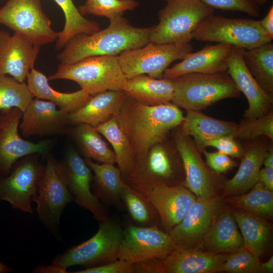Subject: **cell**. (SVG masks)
I'll return each instance as SVG.
<instances>
[{
	"instance_id": "6da1fadb",
	"label": "cell",
	"mask_w": 273,
	"mask_h": 273,
	"mask_svg": "<svg viewBox=\"0 0 273 273\" xmlns=\"http://www.w3.org/2000/svg\"><path fill=\"white\" fill-rule=\"evenodd\" d=\"M179 108L172 102L146 105L126 95L115 116L127 140L134 168L151 147L180 126L184 116Z\"/></svg>"
},
{
	"instance_id": "7a4b0ae2",
	"label": "cell",
	"mask_w": 273,
	"mask_h": 273,
	"mask_svg": "<svg viewBox=\"0 0 273 273\" xmlns=\"http://www.w3.org/2000/svg\"><path fill=\"white\" fill-rule=\"evenodd\" d=\"M109 20L105 29L71 38L57 56L60 64H71L90 56L119 55L150 42L152 26L134 27L123 16Z\"/></svg>"
},
{
	"instance_id": "3957f363",
	"label": "cell",
	"mask_w": 273,
	"mask_h": 273,
	"mask_svg": "<svg viewBox=\"0 0 273 273\" xmlns=\"http://www.w3.org/2000/svg\"><path fill=\"white\" fill-rule=\"evenodd\" d=\"M184 180L180 156L173 140L167 138L151 148L124 181L146 197L148 192L159 185H183Z\"/></svg>"
},
{
	"instance_id": "277c9868",
	"label": "cell",
	"mask_w": 273,
	"mask_h": 273,
	"mask_svg": "<svg viewBox=\"0 0 273 273\" xmlns=\"http://www.w3.org/2000/svg\"><path fill=\"white\" fill-rule=\"evenodd\" d=\"M172 80L174 94L171 102L186 110L200 111L221 100L241 95L227 72L190 73Z\"/></svg>"
},
{
	"instance_id": "5b68a950",
	"label": "cell",
	"mask_w": 273,
	"mask_h": 273,
	"mask_svg": "<svg viewBox=\"0 0 273 273\" xmlns=\"http://www.w3.org/2000/svg\"><path fill=\"white\" fill-rule=\"evenodd\" d=\"M61 79L76 82L92 96L106 90H122L127 78L116 55L90 56L71 64H59L48 79Z\"/></svg>"
},
{
	"instance_id": "8992f818",
	"label": "cell",
	"mask_w": 273,
	"mask_h": 273,
	"mask_svg": "<svg viewBox=\"0 0 273 273\" xmlns=\"http://www.w3.org/2000/svg\"><path fill=\"white\" fill-rule=\"evenodd\" d=\"M158 12L159 23L152 26L150 41L189 42L201 24L214 10L201 0H168Z\"/></svg>"
},
{
	"instance_id": "52a82bcc",
	"label": "cell",
	"mask_w": 273,
	"mask_h": 273,
	"mask_svg": "<svg viewBox=\"0 0 273 273\" xmlns=\"http://www.w3.org/2000/svg\"><path fill=\"white\" fill-rule=\"evenodd\" d=\"M123 237L120 224L108 217L100 222L98 231L92 237L56 256L51 265L66 273L67 269L74 265L88 268L115 261Z\"/></svg>"
},
{
	"instance_id": "ba28073f",
	"label": "cell",
	"mask_w": 273,
	"mask_h": 273,
	"mask_svg": "<svg viewBox=\"0 0 273 273\" xmlns=\"http://www.w3.org/2000/svg\"><path fill=\"white\" fill-rule=\"evenodd\" d=\"M193 39L245 49H253L272 39L261 27L259 21L228 18L214 14L201 24L195 32Z\"/></svg>"
},
{
	"instance_id": "9c48e42d",
	"label": "cell",
	"mask_w": 273,
	"mask_h": 273,
	"mask_svg": "<svg viewBox=\"0 0 273 273\" xmlns=\"http://www.w3.org/2000/svg\"><path fill=\"white\" fill-rule=\"evenodd\" d=\"M193 50L190 42L159 43L150 41L141 48L124 51L118 57L126 78L147 74L161 79L172 62L183 59Z\"/></svg>"
},
{
	"instance_id": "30bf717a",
	"label": "cell",
	"mask_w": 273,
	"mask_h": 273,
	"mask_svg": "<svg viewBox=\"0 0 273 273\" xmlns=\"http://www.w3.org/2000/svg\"><path fill=\"white\" fill-rule=\"evenodd\" d=\"M0 24L39 47L56 41L58 36L40 0H8L0 8Z\"/></svg>"
},
{
	"instance_id": "8fae6325",
	"label": "cell",
	"mask_w": 273,
	"mask_h": 273,
	"mask_svg": "<svg viewBox=\"0 0 273 273\" xmlns=\"http://www.w3.org/2000/svg\"><path fill=\"white\" fill-rule=\"evenodd\" d=\"M36 204L38 217L50 231L58 230L65 206L74 201L59 161L50 154L44 171L37 183V193L32 199Z\"/></svg>"
},
{
	"instance_id": "7c38bea8",
	"label": "cell",
	"mask_w": 273,
	"mask_h": 273,
	"mask_svg": "<svg viewBox=\"0 0 273 273\" xmlns=\"http://www.w3.org/2000/svg\"><path fill=\"white\" fill-rule=\"evenodd\" d=\"M36 154L20 158L7 176L0 178V200L25 213L33 211L31 201L37 195V183L45 168Z\"/></svg>"
},
{
	"instance_id": "4fadbf2b",
	"label": "cell",
	"mask_w": 273,
	"mask_h": 273,
	"mask_svg": "<svg viewBox=\"0 0 273 273\" xmlns=\"http://www.w3.org/2000/svg\"><path fill=\"white\" fill-rule=\"evenodd\" d=\"M23 112L17 108L0 110V178L7 176L20 158L33 154L47 155L52 140L33 143L23 139L18 127Z\"/></svg>"
},
{
	"instance_id": "5bb4252c",
	"label": "cell",
	"mask_w": 273,
	"mask_h": 273,
	"mask_svg": "<svg viewBox=\"0 0 273 273\" xmlns=\"http://www.w3.org/2000/svg\"><path fill=\"white\" fill-rule=\"evenodd\" d=\"M170 235L157 225H128L123 230L118 259L131 263L151 258L164 260L177 247Z\"/></svg>"
},
{
	"instance_id": "9a60e30c",
	"label": "cell",
	"mask_w": 273,
	"mask_h": 273,
	"mask_svg": "<svg viewBox=\"0 0 273 273\" xmlns=\"http://www.w3.org/2000/svg\"><path fill=\"white\" fill-rule=\"evenodd\" d=\"M67 187L74 201L90 211L100 222L108 217L107 208L92 191L93 175L91 169L72 146H68L59 161Z\"/></svg>"
},
{
	"instance_id": "2e32d148",
	"label": "cell",
	"mask_w": 273,
	"mask_h": 273,
	"mask_svg": "<svg viewBox=\"0 0 273 273\" xmlns=\"http://www.w3.org/2000/svg\"><path fill=\"white\" fill-rule=\"evenodd\" d=\"M222 197L198 198L181 221L169 234L179 247L196 248L222 209Z\"/></svg>"
},
{
	"instance_id": "e0dca14e",
	"label": "cell",
	"mask_w": 273,
	"mask_h": 273,
	"mask_svg": "<svg viewBox=\"0 0 273 273\" xmlns=\"http://www.w3.org/2000/svg\"><path fill=\"white\" fill-rule=\"evenodd\" d=\"M173 140L183 162L185 172L184 186L198 198L215 195L217 182L214 172L208 168L202 160L201 152L192 137L177 129L174 132Z\"/></svg>"
},
{
	"instance_id": "ac0fdd59",
	"label": "cell",
	"mask_w": 273,
	"mask_h": 273,
	"mask_svg": "<svg viewBox=\"0 0 273 273\" xmlns=\"http://www.w3.org/2000/svg\"><path fill=\"white\" fill-rule=\"evenodd\" d=\"M243 50L232 46L226 60V72L245 96L249 106L244 112L243 118L250 119L264 116L272 111L273 95L265 91L250 73L243 59Z\"/></svg>"
},
{
	"instance_id": "d6986e66",
	"label": "cell",
	"mask_w": 273,
	"mask_h": 273,
	"mask_svg": "<svg viewBox=\"0 0 273 273\" xmlns=\"http://www.w3.org/2000/svg\"><path fill=\"white\" fill-rule=\"evenodd\" d=\"M53 103L33 98L23 112L19 128L23 136H43L67 134L69 129L66 109H57Z\"/></svg>"
},
{
	"instance_id": "ffe728a7",
	"label": "cell",
	"mask_w": 273,
	"mask_h": 273,
	"mask_svg": "<svg viewBox=\"0 0 273 273\" xmlns=\"http://www.w3.org/2000/svg\"><path fill=\"white\" fill-rule=\"evenodd\" d=\"M40 47L21 34L0 30V75H10L24 82L34 68Z\"/></svg>"
},
{
	"instance_id": "44dd1931",
	"label": "cell",
	"mask_w": 273,
	"mask_h": 273,
	"mask_svg": "<svg viewBox=\"0 0 273 273\" xmlns=\"http://www.w3.org/2000/svg\"><path fill=\"white\" fill-rule=\"evenodd\" d=\"M146 197L157 211L168 233L185 217L197 199L183 184L159 185Z\"/></svg>"
},
{
	"instance_id": "7402d4cb",
	"label": "cell",
	"mask_w": 273,
	"mask_h": 273,
	"mask_svg": "<svg viewBox=\"0 0 273 273\" xmlns=\"http://www.w3.org/2000/svg\"><path fill=\"white\" fill-rule=\"evenodd\" d=\"M231 47L220 43L207 44L198 52L188 54L181 62L167 68L163 78L172 79L190 73L214 74L226 72V60Z\"/></svg>"
},
{
	"instance_id": "603a6c76",
	"label": "cell",
	"mask_w": 273,
	"mask_h": 273,
	"mask_svg": "<svg viewBox=\"0 0 273 273\" xmlns=\"http://www.w3.org/2000/svg\"><path fill=\"white\" fill-rule=\"evenodd\" d=\"M247 142L237 172L224 182L222 198L245 193L258 181L259 171L270 145L262 136Z\"/></svg>"
},
{
	"instance_id": "cb8c5ba5",
	"label": "cell",
	"mask_w": 273,
	"mask_h": 273,
	"mask_svg": "<svg viewBox=\"0 0 273 273\" xmlns=\"http://www.w3.org/2000/svg\"><path fill=\"white\" fill-rule=\"evenodd\" d=\"M244 241L231 210L222 208L196 248L217 254L233 253Z\"/></svg>"
},
{
	"instance_id": "d4e9b609",
	"label": "cell",
	"mask_w": 273,
	"mask_h": 273,
	"mask_svg": "<svg viewBox=\"0 0 273 273\" xmlns=\"http://www.w3.org/2000/svg\"><path fill=\"white\" fill-rule=\"evenodd\" d=\"M126 97L123 90H106L92 95L81 107L68 114V123H86L96 127L118 112Z\"/></svg>"
},
{
	"instance_id": "484cf974",
	"label": "cell",
	"mask_w": 273,
	"mask_h": 273,
	"mask_svg": "<svg viewBox=\"0 0 273 273\" xmlns=\"http://www.w3.org/2000/svg\"><path fill=\"white\" fill-rule=\"evenodd\" d=\"M228 255L177 246L163 260L164 273H214Z\"/></svg>"
},
{
	"instance_id": "4316f807",
	"label": "cell",
	"mask_w": 273,
	"mask_h": 273,
	"mask_svg": "<svg viewBox=\"0 0 273 273\" xmlns=\"http://www.w3.org/2000/svg\"><path fill=\"white\" fill-rule=\"evenodd\" d=\"M186 111L179 129L185 134L193 138L201 152L206 150L205 144L210 140L224 135L235 136L238 127L236 123L213 118L200 111Z\"/></svg>"
},
{
	"instance_id": "83f0119b",
	"label": "cell",
	"mask_w": 273,
	"mask_h": 273,
	"mask_svg": "<svg viewBox=\"0 0 273 273\" xmlns=\"http://www.w3.org/2000/svg\"><path fill=\"white\" fill-rule=\"evenodd\" d=\"M84 161L93 172V193L106 207H122L121 193L125 185L118 167L112 163L99 164L85 158Z\"/></svg>"
},
{
	"instance_id": "f1b7e54d",
	"label": "cell",
	"mask_w": 273,
	"mask_h": 273,
	"mask_svg": "<svg viewBox=\"0 0 273 273\" xmlns=\"http://www.w3.org/2000/svg\"><path fill=\"white\" fill-rule=\"evenodd\" d=\"M122 90L130 97L149 106L171 102L174 94L172 79L154 78L146 74L127 78Z\"/></svg>"
},
{
	"instance_id": "f546056e",
	"label": "cell",
	"mask_w": 273,
	"mask_h": 273,
	"mask_svg": "<svg viewBox=\"0 0 273 273\" xmlns=\"http://www.w3.org/2000/svg\"><path fill=\"white\" fill-rule=\"evenodd\" d=\"M232 214L244 241V246L257 258L265 252L270 243L271 226L264 218L233 207Z\"/></svg>"
},
{
	"instance_id": "4dcf8cb0",
	"label": "cell",
	"mask_w": 273,
	"mask_h": 273,
	"mask_svg": "<svg viewBox=\"0 0 273 273\" xmlns=\"http://www.w3.org/2000/svg\"><path fill=\"white\" fill-rule=\"evenodd\" d=\"M26 79L27 86L34 97L51 102L60 109H66L70 112L81 107L92 96L81 89L69 93L57 91L50 85L48 78L34 68L31 69Z\"/></svg>"
},
{
	"instance_id": "1f68e13d",
	"label": "cell",
	"mask_w": 273,
	"mask_h": 273,
	"mask_svg": "<svg viewBox=\"0 0 273 273\" xmlns=\"http://www.w3.org/2000/svg\"><path fill=\"white\" fill-rule=\"evenodd\" d=\"M74 125L69 128L67 134L77 145L85 158L101 163H116L113 151L95 127L86 123Z\"/></svg>"
},
{
	"instance_id": "d6a6232c",
	"label": "cell",
	"mask_w": 273,
	"mask_h": 273,
	"mask_svg": "<svg viewBox=\"0 0 273 273\" xmlns=\"http://www.w3.org/2000/svg\"><path fill=\"white\" fill-rule=\"evenodd\" d=\"M248 70L260 86L273 95V43L269 41L251 49L243 50Z\"/></svg>"
},
{
	"instance_id": "836d02e7",
	"label": "cell",
	"mask_w": 273,
	"mask_h": 273,
	"mask_svg": "<svg viewBox=\"0 0 273 273\" xmlns=\"http://www.w3.org/2000/svg\"><path fill=\"white\" fill-rule=\"evenodd\" d=\"M95 128L112 146L116 163L124 180L133 170L135 163L127 140L115 115Z\"/></svg>"
},
{
	"instance_id": "e575fe53",
	"label": "cell",
	"mask_w": 273,
	"mask_h": 273,
	"mask_svg": "<svg viewBox=\"0 0 273 273\" xmlns=\"http://www.w3.org/2000/svg\"><path fill=\"white\" fill-rule=\"evenodd\" d=\"M225 201L233 207L265 219L273 218V191L259 182L245 193L226 197Z\"/></svg>"
},
{
	"instance_id": "d590c367",
	"label": "cell",
	"mask_w": 273,
	"mask_h": 273,
	"mask_svg": "<svg viewBox=\"0 0 273 273\" xmlns=\"http://www.w3.org/2000/svg\"><path fill=\"white\" fill-rule=\"evenodd\" d=\"M61 8L65 16L64 26L58 32L56 50H62L73 36L80 33L92 34L100 30L96 21L85 18L79 12L72 0H54Z\"/></svg>"
},
{
	"instance_id": "8d00e7d4",
	"label": "cell",
	"mask_w": 273,
	"mask_h": 273,
	"mask_svg": "<svg viewBox=\"0 0 273 273\" xmlns=\"http://www.w3.org/2000/svg\"><path fill=\"white\" fill-rule=\"evenodd\" d=\"M121 200L131 218L140 226L157 225L159 217L154 206L146 197L126 184L122 191Z\"/></svg>"
},
{
	"instance_id": "74e56055",
	"label": "cell",
	"mask_w": 273,
	"mask_h": 273,
	"mask_svg": "<svg viewBox=\"0 0 273 273\" xmlns=\"http://www.w3.org/2000/svg\"><path fill=\"white\" fill-rule=\"evenodd\" d=\"M33 98L24 82L7 75H0V110L17 108L23 112Z\"/></svg>"
},
{
	"instance_id": "f35d334b",
	"label": "cell",
	"mask_w": 273,
	"mask_h": 273,
	"mask_svg": "<svg viewBox=\"0 0 273 273\" xmlns=\"http://www.w3.org/2000/svg\"><path fill=\"white\" fill-rule=\"evenodd\" d=\"M139 5L135 0H86L78 9L83 16H103L110 20L122 16L124 12L134 10Z\"/></svg>"
},
{
	"instance_id": "ab89813d",
	"label": "cell",
	"mask_w": 273,
	"mask_h": 273,
	"mask_svg": "<svg viewBox=\"0 0 273 273\" xmlns=\"http://www.w3.org/2000/svg\"><path fill=\"white\" fill-rule=\"evenodd\" d=\"M260 263V259L244 246L228 254L225 260L215 269L214 273H261Z\"/></svg>"
},
{
	"instance_id": "60d3db41",
	"label": "cell",
	"mask_w": 273,
	"mask_h": 273,
	"mask_svg": "<svg viewBox=\"0 0 273 273\" xmlns=\"http://www.w3.org/2000/svg\"><path fill=\"white\" fill-rule=\"evenodd\" d=\"M273 140V112L266 115L250 119H244L238 124L235 137L249 141L260 136Z\"/></svg>"
},
{
	"instance_id": "b9f144b4",
	"label": "cell",
	"mask_w": 273,
	"mask_h": 273,
	"mask_svg": "<svg viewBox=\"0 0 273 273\" xmlns=\"http://www.w3.org/2000/svg\"><path fill=\"white\" fill-rule=\"evenodd\" d=\"M214 9L241 11L253 17L260 15V7L255 0H201Z\"/></svg>"
},
{
	"instance_id": "7bdbcfd3",
	"label": "cell",
	"mask_w": 273,
	"mask_h": 273,
	"mask_svg": "<svg viewBox=\"0 0 273 273\" xmlns=\"http://www.w3.org/2000/svg\"><path fill=\"white\" fill-rule=\"evenodd\" d=\"M212 147L229 156L241 158L244 153V148L234 135L222 136L207 142L205 148Z\"/></svg>"
},
{
	"instance_id": "ee69618b",
	"label": "cell",
	"mask_w": 273,
	"mask_h": 273,
	"mask_svg": "<svg viewBox=\"0 0 273 273\" xmlns=\"http://www.w3.org/2000/svg\"><path fill=\"white\" fill-rule=\"evenodd\" d=\"M201 153L205 157L207 166L217 174L225 173L238 165L230 156L218 151L210 152L204 150Z\"/></svg>"
},
{
	"instance_id": "f6af8a7d",
	"label": "cell",
	"mask_w": 273,
	"mask_h": 273,
	"mask_svg": "<svg viewBox=\"0 0 273 273\" xmlns=\"http://www.w3.org/2000/svg\"><path fill=\"white\" fill-rule=\"evenodd\" d=\"M75 273H134L133 263L125 260L115 261L97 266L85 268Z\"/></svg>"
},
{
	"instance_id": "bcb514c9",
	"label": "cell",
	"mask_w": 273,
	"mask_h": 273,
	"mask_svg": "<svg viewBox=\"0 0 273 273\" xmlns=\"http://www.w3.org/2000/svg\"><path fill=\"white\" fill-rule=\"evenodd\" d=\"M134 273H164L163 260L151 258L133 263Z\"/></svg>"
},
{
	"instance_id": "7dc6e473",
	"label": "cell",
	"mask_w": 273,
	"mask_h": 273,
	"mask_svg": "<svg viewBox=\"0 0 273 273\" xmlns=\"http://www.w3.org/2000/svg\"><path fill=\"white\" fill-rule=\"evenodd\" d=\"M257 182L261 183L266 189L273 191V168L264 167L260 169Z\"/></svg>"
},
{
	"instance_id": "c3c4849f",
	"label": "cell",
	"mask_w": 273,
	"mask_h": 273,
	"mask_svg": "<svg viewBox=\"0 0 273 273\" xmlns=\"http://www.w3.org/2000/svg\"><path fill=\"white\" fill-rule=\"evenodd\" d=\"M259 24L263 29L273 38V6L270 8L267 14L261 20Z\"/></svg>"
},
{
	"instance_id": "681fc988",
	"label": "cell",
	"mask_w": 273,
	"mask_h": 273,
	"mask_svg": "<svg viewBox=\"0 0 273 273\" xmlns=\"http://www.w3.org/2000/svg\"><path fill=\"white\" fill-rule=\"evenodd\" d=\"M33 272L63 273L61 269L52 265L47 266L41 265L37 266L34 269Z\"/></svg>"
},
{
	"instance_id": "f907efd6",
	"label": "cell",
	"mask_w": 273,
	"mask_h": 273,
	"mask_svg": "<svg viewBox=\"0 0 273 273\" xmlns=\"http://www.w3.org/2000/svg\"><path fill=\"white\" fill-rule=\"evenodd\" d=\"M264 167L273 168V147L270 144L263 159Z\"/></svg>"
},
{
	"instance_id": "816d5d0a",
	"label": "cell",
	"mask_w": 273,
	"mask_h": 273,
	"mask_svg": "<svg viewBox=\"0 0 273 273\" xmlns=\"http://www.w3.org/2000/svg\"><path fill=\"white\" fill-rule=\"evenodd\" d=\"M261 273L273 272V257L271 256L268 260L265 262L260 263Z\"/></svg>"
},
{
	"instance_id": "f5cc1de1",
	"label": "cell",
	"mask_w": 273,
	"mask_h": 273,
	"mask_svg": "<svg viewBox=\"0 0 273 273\" xmlns=\"http://www.w3.org/2000/svg\"><path fill=\"white\" fill-rule=\"evenodd\" d=\"M13 269L9 267L2 262L0 261V273H6L12 271Z\"/></svg>"
},
{
	"instance_id": "db71d44e",
	"label": "cell",
	"mask_w": 273,
	"mask_h": 273,
	"mask_svg": "<svg viewBox=\"0 0 273 273\" xmlns=\"http://www.w3.org/2000/svg\"><path fill=\"white\" fill-rule=\"evenodd\" d=\"M257 4L259 6L263 5L265 4L268 0H255Z\"/></svg>"
},
{
	"instance_id": "11a10c76",
	"label": "cell",
	"mask_w": 273,
	"mask_h": 273,
	"mask_svg": "<svg viewBox=\"0 0 273 273\" xmlns=\"http://www.w3.org/2000/svg\"><path fill=\"white\" fill-rule=\"evenodd\" d=\"M165 1H168V0H165Z\"/></svg>"
}]
</instances>
